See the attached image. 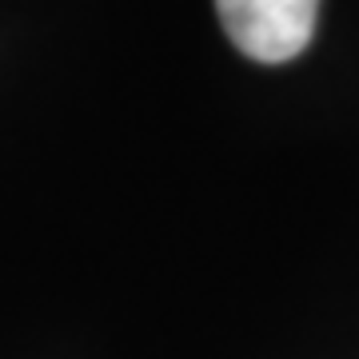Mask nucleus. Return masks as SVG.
<instances>
[{
	"label": "nucleus",
	"mask_w": 359,
	"mask_h": 359,
	"mask_svg": "<svg viewBox=\"0 0 359 359\" xmlns=\"http://www.w3.org/2000/svg\"><path fill=\"white\" fill-rule=\"evenodd\" d=\"M216 13L244 56L259 65H283L308 48L320 0H216Z\"/></svg>",
	"instance_id": "obj_1"
}]
</instances>
